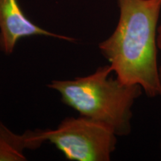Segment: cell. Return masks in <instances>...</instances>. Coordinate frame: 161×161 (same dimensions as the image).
Returning <instances> with one entry per match:
<instances>
[{
  "instance_id": "cell-1",
  "label": "cell",
  "mask_w": 161,
  "mask_h": 161,
  "mask_svg": "<svg viewBox=\"0 0 161 161\" xmlns=\"http://www.w3.org/2000/svg\"><path fill=\"white\" fill-rule=\"evenodd\" d=\"M119 18L112 35L98 44L122 83L140 85L148 97L161 96L158 23L161 0H116Z\"/></svg>"
},
{
  "instance_id": "cell-2",
  "label": "cell",
  "mask_w": 161,
  "mask_h": 161,
  "mask_svg": "<svg viewBox=\"0 0 161 161\" xmlns=\"http://www.w3.org/2000/svg\"><path fill=\"white\" fill-rule=\"evenodd\" d=\"M110 66L72 80H53L48 87L59 92L61 101L80 116L100 122L117 136L131 132L132 107L143 92L140 85H128L114 78Z\"/></svg>"
},
{
  "instance_id": "cell-3",
  "label": "cell",
  "mask_w": 161,
  "mask_h": 161,
  "mask_svg": "<svg viewBox=\"0 0 161 161\" xmlns=\"http://www.w3.org/2000/svg\"><path fill=\"white\" fill-rule=\"evenodd\" d=\"M38 134L75 161H109L118 136L108 126L80 115L66 117L55 129H38Z\"/></svg>"
},
{
  "instance_id": "cell-4",
  "label": "cell",
  "mask_w": 161,
  "mask_h": 161,
  "mask_svg": "<svg viewBox=\"0 0 161 161\" xmlns=\"http://www.w3.org/2000/svg\"><path fill=\"white\" fill-rule=\"evenodd\" d=\"M31 36H46L69 42L76 40L47 31L32 23L17 0H0V50L5 55H11L20 39Z\"/></svg>"
},
{
  "instance_id": "cell-5",
  "label": "cell",
  "mask_w": 161,
  "mask_h": 161,
  "mask_svg": "<svg viewBox=\"0 0 161 161\" xmlns=\"http://www.w3.org/2000/svg\"><path fill=\"white\" fill-rule=\"evenodd\" d=\"M43 142L38 135L37 129L27 130L18 134L5 127L0 133V161L26 160L24 151L36 149Z\"/></svg>"
},
{
  "instance_id": "cell-6",
  "label": "cell",
  "mask_w": 161,
  "mask_h": 161,
  "mask_svg": "<svg viewBox=\"0 0 161 161\" xmlns=\"http://www.w3.org/2000/svg\"><path fill=\"white\" fill-rule=\"evenodd\" d=\"M158 47L161 50V24L158 29Z\"/></svg>"
},
{
  "instance_id": "cell-7",
  "label": "cell",
  "mask_w": 161,
  "mask_h": 161,
  "mask_svg": "<svg viewBox=\"0 0 161 161\" xmlns=\"http://www.w3.org/2000/svg\"><path fill=\"white\" fill-rule=\"evenodd\" d=\"M5 127H6V126L5 125L2 123V122H1V121H0V133L3 131V130L4 129H5Z\"/></svg>"
},
{
  "instance_id": "cell-8",
  "label": "cell",
  "mask_w": 161,
  "mask_h": 161,
  "mask_svg": "<svg viewBox=\"0 0 161 161\" xmlns=\"http://www.w3.org/2000/svg\"><path fill=\"white\" fill-rule=\"evenodd\" d=\"M159 73H160V78L161 80V65L159 66Z\"/></svg>"
}]
</instances>
